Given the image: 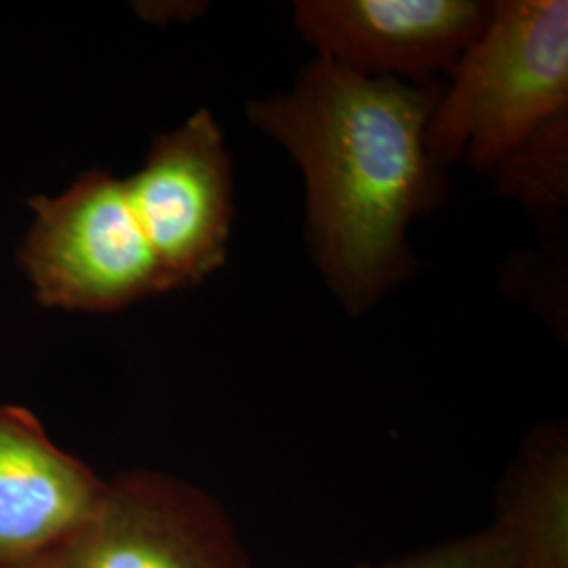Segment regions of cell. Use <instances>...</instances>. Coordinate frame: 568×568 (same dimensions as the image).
Masks as SVG:
<instances>
[{"instance_id":"1","label":"cell","mask_w":568,"mask_h":568,"mask_svg":"<svg viewBox=\"0 0 568 568\" xmlns=\"http://www.w3.org/2000/svg\"><path fill=\"white\" fill-rule=\"evenodd\" d=\"M438 98L316 58L291 91L248 103L251 122L304 173L312 253L352 314L406 278L408 227L440 194L426 143Z\"/></svg>"},{"instance_id":"2","label":"cell","mask_w":568,"mask_h":568,"mask_svg":"<svg viewBox=\"0 0 568 568\" xmlns=\"http://www.w3.org/2000/svg\"><path fill=\"white\" fill-rule=\"evenodd\" d=\"M453 70L427 124V152L440 169L464 156L490 171L568 114L567 0L495 2Z\"/></svg>"},{"instance_id":"3","label":"cell","mask_w":568,"mask_h":568,"mask_svg":"<svg viewBox=\"0 0 568 568\" xmlns=\"http://www.w3.org/2000/svg\"><path fill=\"white\" fill-rule=\"evenodd\" d=\"M21 270L47 307L114 312L169 291L124 180L91 171L60 196L30 201Z\"/></svg>"},{"instance_id":"4","label":"cell","mask_w":568,"mask_h":568,"mask_svg":"<svg viewBox=\"0 0 568 568\" xmlns=\"http://www.w3.org/2000/svg\"><path fill=\"white\" fill-rule=\"evenodd\" d=\"M63 568H251L224 506L187 480L129 469L61 548Z\"/></svg>"},{"instance_id":"5","label":"cell","mask_w":568,"mask_h":568,"mask_svg":"<svg viewBox=\"0 0 568 568\" xmlns=\"http://www.w3.org/2000/svg\"><path fill=\"white\" fill-rule=\"evenodd\" d=\"M124 185L169 291L201 283L225 264L234 217L232 164L209 110L161 135Z\"/></svg>"},{"instance_id":"6","label":"cell","mask_w":568,"mask_h":568,"mask_svg":"<svg viewBox=\"0 0 568 568\" xmlns=\"http://www.w3.org/2000/svg\"><path fill=\"white\" fill-rule=\"evenodd\" d=\"M490 9L478 0H300L293 13L318 58L356 74L408 82L455 68Z\"/></svg>"},{"instance_id":"7","label":"cell","mask_w":568,"mask_h":568,"mask_svg":"<svg viewBox=\"0 0 568 568\" xmlns=\"http://www.w3.org/2000/svg\"><path fill=\"white\" fill-rule=\"evenodd\" d=\"M103 485L47 436L37 415L0 405V568L63 548L100 501Z\"/></svg>"},{"instance_id":"8","label":"cell","mask_w":568,"mask_h":568,"mask_svg":"<svg viewBox=\"0 0 568 568\" xmlns=\"http://www.w3.org/2000/svg\"><path fill=\"white\" fill-rule=\"evenodd\" d=\"M516 568H568V440L558 426L535 429L508 467L490 523Z\"/></svg>"},{"instance_id":"9","label":"cell","mask_w":568,"mask_h":568,"mask_svg":"<svg viewBox=\"0 0 568 568\" xmlns=\"http://www.w3.org/2000/svg\"><path fill=\"white\" fill-rule=\"evenodd\" d=\"M568 114L535 131L488 173L501 192L530 204H558L567 199Z\"/></svg>"},{"instance_id":"10","label":"cell","mask_w":568,"mask_h":568,"mask_svg":"<svg viewBox=\"0 0 568 568\" xmlns=\"http://www.w3.org/2000/svg\"><path fill=\"white\" fill-rule=\"evenodd\" d=\"M375 568H516L506 539L488 525Z\"/></svg>"},{"instance_id":"11","label":"cell","mask_w":568,"mask_h":568,"mask_svg":"<svg viewBox=\"0 0 568 568\" xmlns=\"http://www.w3.org/2000/svg\"><path fill=\"white\" fill-rule=\"evenodd\" d=\"M7 568H63V565H61V549L47 551V554L34 556V558H30V560H23L20 565H13V567Z\"/></svg>"}]
</instances>
